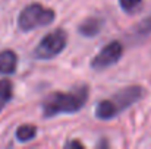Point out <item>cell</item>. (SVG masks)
I'll list each match as a JSON object with an SVG mask.
<instances>
[{
	"mask_svg": "<svg viewBox=\"0 0 151 149\" xmlns=\"http://www.w3.org/2000/svg\"><path fill=\"white\" fill-rule=\"evenodd\" d=\"M90 97V86L81 83L69 92H53L49 94L41 102L43 117L49 118L59 114H75L84 108Z\"/></svg>",
	"mask_w": 151,
	"mask_h": 149,
	"instance_id": "cell-1",
	"label": "cell"
},
{
	"mask_svg": "<svg viewBox=\"0 0 151 149\" xmlns=\"http://www.w3.org/2000/svg\"><path fill=\"white\" fill-rule=\"evenodd\" d=\"M145 95V89L139 85H131L119 92L113 94L110 98L101 99L94 110V115L99 120H111L119 115L122 111L138 102Z\"/></svg>",
	"mask_w": 151,
	"mask_h": 149,
	"instance_id": "cell-2",
	"label": "cell"
},
{
	"mask_svg": "<svg viewBox=\"0 0 151 149\" xmlns=\"http://www.w3.org/2000/svg\"><path fill=\"white\" fill-rule=\"evenodd\" d=\"M56 18V12L41 3H31L25 6L18 16V28L22 32H29L41 26H47Z\"/></svg>",
	"mask_w": 151,
	"mask_h": 149,
	"instance_id": "cell-3",
	"label": "cell"
},
{
	"mask_svg": "<svg viewBox=\"0 0 151 149\" xmlns=\"http://www.w3.org/2000/svg\"><path fill=\"white\" fill-rule=\"evenodd\" d=\"M68 44V32L65 29H54L44 35L41 41L32 51V56L37 60H50L59 56Z\"/></svg>",
	"mask_w": 151,
	"mask_h": 149,
	"instance_id": "cell-4",
	"label": "cell"
},
{
	"mask_svg": "<svg viewBox=\"0 0 151 149\" xmlns=\"http://www.w3.org/2000/svg\"><path fill=\"white\" fill-rule=\"evenodd\" d=\"M123 54V46L120 41H111L91 58L90 66L94 70H104L113 64H116Z\"/></svg>",
	"mask_w": 151,
	"mask_h": 149,
	"instance_id": "cell-5",
	"label": "cell"
},
{
	"mask_svg": "<svg viewBox=\"0 0 151 149\" xmlns=\"http://www.w3.org/2000/svg\"><path fill=\"white\" fill-rule=\"evenodd\" d=\"M104 26V21L99 16H91L87 18L85 21H82L78 26V32L85 37V38H93L96 35H99Z\"/></svg>",
	"mask_w": 151,
	"mask_h": 149,
	"instance_id": "cell-6",
	"label": "cell"
},
{
	"mask_svg": "<svg viewBox=\"0 0 151 149\" xmlns=\"http://www.w3.org/2000/svg\"><path fill=\"white\" fill-rule=\"evenodd\" d=\"M18 67V54L13 50L4 48L0 51V75L9 76L16 72Z\"/></svg>",
	"mask_w": 151,
	"mask_h": 149,
	"instance_id": "cell-7",
	"label": "cell"
},
{
	"mask_svg": "<svg viewBox=\"0 0 151 149\" xmlns=\"http://www.w3.org/2000/svg\"><path fill=\"white\" fill-rule=\"evenodd\" d=\"M38 133V129L37 126L34 124H21L16 132H15V136H16V140L21 142V143H25V142H29L32 140Z\"/></svg>",
	"mask_w": 151,
	"mask_h": 149,
	"instance_id": "cell-8",
	"label": "cell"
},
{
	"mask_svg": "<svg viewBox=\"0 0 151 149\" xmlns=\"http://www.w3.org/2000/svg\"><path fill=\"white\" fill-rule=\"evenodd\" d=\"M13 97V85L9 79H0V111L10 102Z\"/></svg>",
	"mask_w": 151,
	"mask_h": 149,
	"instance_id": "cell-9",
	"label": "cell"
},
{
	"mask_svg": "<svg viewBox=\"0 0 151 149\" xmlns=\"http://www.w3.org/2000/svg\"><path fill=\"white\" fill-rule=\"evenodd\" d=\"M134 35L137 37H145V35H150L151 34V15L147 16L145 19H142L135 28H134Z\"/></svg>",
	"mask_w": 151,
	"mask_h": 149,
	"instance_id": "cell-10",
	"label": "cell"
},
{
	"mask_svg": "<svg viewBox=\"0 0 151 149\" xmlns=\"http://www.w3.org/2000/svg\"><path fill=\"white\" fill-rule=\"evenodd\" d=\"M141 3L142 0H119V4L125 12H134Z\"/></svg>",
	"mask_w": 151,
	"mask_h": 149,
	"instance_id": "cell-11",
	"label": "cell"
},
{
	"mask_svg": "<svg viewBox=\"0 0 151 149\" xmlns=\"http://www.w3.org/2000/svg\"><path fill=\"white\" fill-rule=\"evenodd\" d=\"M66 148H73V146H78V148H84V143L79 142V140H70V142H66L65 143Z\"/></svg>",
	"mask_w": 151,
	"mask_h": 149,
	"instance_id": "cell-12",
	"label": "cell"
}]
</instances>
